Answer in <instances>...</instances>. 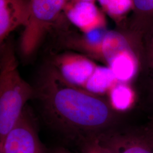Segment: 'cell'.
I'll list each match as a JSON object with an SVG mask.
<instances>
[{
  "instance_id": "6da1fadb",
  "label": "cell",
  "mask_w": 153,
  "mask_h": 153,
  "mask_svg": "<svg viewBox=\"0 0 153 153\" xmlns=\"http://www.w3.org/2000/svg\"><path fill=\"white\" fill-rule=\"evenodd\" d=\"M34 89L46 120L71 140L98 134L112 119L104 100L66 81L52 66Z\"/></svg>"
},
{
  "instance_id": "7a4b0ae2",
  "label": "cell",
  "mask_w": 153,
  "mask_h": 153,
  "mask_svg": "<svg viewBox=\"0 0 153 153\" xmlns=\"http://www.w3.org/2000/svg\"><path fill=\"white\" fill-rule=\"evenodd\" d=\"M35 89L21 76L13 51L2 50L0 71V146L19 119Z\"/></svg>"
},
{
  "instance_id": "3957f363",
  "label": "cell",
  "mask_w": 153,
  "mask_h": 153,
  "mask_svg": "<svg viewBox=\"0 0 153 153\" xmlns=\"http://www.w3.org/2000/svg\"><path fill=\"white\" fill-rule=\"evenodd\" d=\"M66 0H31L30 14L22 34L21 51L26 57L33 55L44 32L65 7Z\"/></svg>"
},
{
  "instance_id": "277c9868",
  "label": "cell",
  "mask_w": 153,
  "mask_h": 153,
  "mask_svg": "<svg viewBox=\"0 0 153 153\" xmlns=\"http://www.w3.org/2000/svg\"><path fill=\"white\" fill-rule=\"evenodd\" d=\"M0 153H49L39 137L36 126L28 110L19 119L0 146Z\"/></svg>"
},
{
  "instance_id": "5b68a950",
  "label": "cell",
  "mask_w": 153,
  "mask_h": 153,
  "mask_svg": "<svg viewBox=\"0 0 153 153\" xmlns=\"http://www.w3.org/2000/svg\"><path fill=\"white\" fill-rule=\"evenodd\" d=\"M52 67L65 81L83 89L97 65L88 56L66 52L55 57Z\"/></svg>"
},
{
  "instance_id": "8992f818",
  "label": "cell",
  "mask_w": 153,
  "mask_h": 153,
  "mask_svg": "<svg viewBox=\"0 0 153 153\" xmlns=\"http://www.w3.org/2000/svg\"><path fill=\"white\" fill-rule=\"evenodd\" d=\"M31 0H0V42L16 28L27 24Z\"/></svg>"
},
{
  "instance_id": "52a82bcc",
  "label": "cell",
  "mask_w": 153,
  "mask_h": 153,
  "mask_svg": "<svg viewBox=\"0 0 153 153\" xmlns=\"http://www.w3.org/2000/svg\"><path fill=\"white\" fill-rule=\"evenodd\" d=\"M97 138L100 143L111 153H153V138L104 132L97 134Z\"/></svg>"
},
{
  "instance_id": "ba28073f",
  "label": "cell",
  "mask_w": 153,
  "mask_h": 153,
  "mask_svg": "<svg viewBox=\"0 0 153 153\" xmlns=\"http://www.w3.org/2000/svg\"><path fill=\"white\" fill-rule=\"evenodd\" d=\"M66 16L71 23L86 34L98 30L104 23L103 18L93 2L74 1L68 7Z\"/></svg>"
},
{
  "instance_id": "9c48e42d",
  "label": "cell",
  "mask_w": 153,
  "mask_h": 153,
  "mask_svg": "<svg viewBox=\"0 0 153 153\" xmlns=\"http://www.w3.org/2000/svg\"><path fill=\"white\" fill-rule=\"evenodd\" d=\"M107 62L118 81L125 83L134 76L136 64L128 46L116 51Z\"/></svg>"
},
{
  "instance_id": "30bf717a",
  "label": "cell",
  "mask_w": 153,
  "mask_h": 153,
  "mask_svg": "<svg viewBox=\"0 0 153 153\" xmlns=\"http://www.w3.org/2000/svg\"><path fill=\"white\" fill-rule=\"evenodd\" d=\"M117 82L114 73L109 67L97 66L83 89L99 96L110 90Z\"/></svg>"
},
{
  "instance_id": "8fae6325",
  "label": "cell",
  "mask_w": 153,
  "mask_h": 153,
  "mask_svg": "<svg viewBox=\"0 0 153 153\" xmlns=\"http://www.w3.org/2000/svg\"><path fill=\"white\" fill-rule=\"evenodd\" d=\"M131 88L124 83H117L109 90V99L112 107L117 111H126L133 101Z\"/></svg>"
},
{
  "instance_id": "7c38bea8",
  "label": "cell",
  "mask_w": 153,
  "mask_h": 153,
  "mask_svg": "<svg viewBox=\"0 0 153 153\" xmlns=\"http://www.w3.org/2000/svg\"><path fill=\"white\" fill-rule=\"evenodd\" d=\"M76 142L81 153H111L99 142L97 134L81 137Z\"/></svg>"
},
{
  "instance_id": "4fadbf2b",
  "label": "cell",
  "mask_w": 153,
  "mask_h": 153,
  "mask_svg": "<svg viewBox=\"0 0 153 153\" xmlns=\"http://www.w3.org/2000/svg\"><path fill=\"white\" fill-rule=\"evenodd\" d=\"M98 1L106 11L115 16L126 13L131 6V0H98Z\"/></svg>"
},
{
  "instance_id": "5bb4252c",
  "label": "cell",
  "mask_w": 153,
  "mask_h": 153,
  "mask_svg": "<svg viewBox=\"0 0 153 153\" xmlns=\"http://www.w3.org/2000/svg\"><path fill=\"white\" fill-rule=\"evenodd\" d=\"M134 5L138 10L143 12L153 10V0H133Z\"/></svg>"
},
{
  "instance_id": "9a60e30c",
  "label": "cell",
  "mask_w": 153,
  "mask_h": 153,
  "mask_svg": "<svg viewBox=\"0 0 153 153\" xmlns=\"http://www.w3.org/2000/svg\"><path fill=\"white\" fill-rule=\"evenodd\" d=\"M49 153H74L69 150L64 148H58L55 149L52 152Z\"/></svg>"
},
{
  "instance_id": "2e32d148",
  "label": "cell",
  "mask_w": 153,
  "mask_h": 153,
  "mask_svg": "<svg viewBox=\"0 0 153 153\" xmlns=\"http://www.w3.org/2000/svg\"><path fill=\"white\" fill-rule=\"evenodd\" d=\"M94 0H74V1H88V2H93Z\"/></svg>"
}]
</instances>
